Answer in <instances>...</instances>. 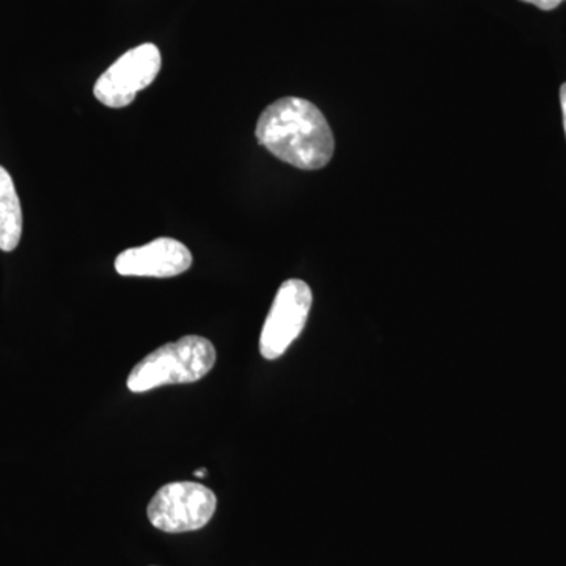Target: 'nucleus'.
Masks as SVG:
<instances>
[{"instance_id":"f257e3e1","label":"nucleus","mask_w":566,"mask_h":566,"mask_svg":"<svg viewBox=\"0 0 566 566\" xmlns=\"http://www.w3.org/2000/svg\"><path fill=\"white\" fill-rule=\"evenodd\" d=\"M255 137L275 158L301 170H318L335 150L333 129L323 112L303 98L277 99L256 122Z\"/></svg>"},{"instance_id":"f03ea898","label":"nucleus","mask_w":566,"mask_h":566,"mask_svg":"<svg viewBox=\"0 0 566 566\" xmlns=\"http://www.w3.org/2000/svg\"><path fill=\"white\" fill-rule=\"evenodd\" d=\"M214 364V345L199 335H186L144 357L133 368L126 386L142 394L161 386L191 385L210 374Z\"/></svg>"},{"instance_id":"7ed1b4c3","label":"nucleus","mask_w":566,"mask_h":566,"mask_svg":"<svg viewBox=\"0 0 566 566\" xmlns=\"http://www.w3.org/2000/svg\"><path fill=\"white\" fill-rule=\"evenodd\" d=\"M218 497L210 488L196 482L164 485L148 504L150 523L167 534L199 531L210 523Z\"/></svg>"},{"instance_id":"20e7f679","label":"nucleus","mask_w":566,"mask_h":566,"mask_svg":"<svg viewBox=\"0 0 566 566\" xmlns=\"http://www.w3.org/2000/svg\"><path fill=\"white\" fill-rule=\"evenodd\" d=\"M312 301L311 286L304 281L290 279L282 283L260 335V353L264 359H279L300 337L311 314Z\"/></svg>"},{"instance_id":"39448f33","label":"nucleus","mask_w":566,"mask_h":566,"mask_svg":"<svg viewBox=\"0 0 566 566\" xmlns=\"http://www.w3.org/2000/svg\"><path fill=\"white\" fill-rule=\"evenodd\" d=\"M163 59L158 46L140 44L122 55L96 81L93 93L96 99L112 109L129 106L137 93L153 84L161 70Z\"/></svg>"},{"instance_id":"423d86ee","label":"nucleus","mask_w":566,"mask_h":566,"mask_svg":"<svg viewBox=\"0 0 566 566\" xmlns=\"http://www.w3.org/2000/svg\"><path fill=\"white\" fill-rule=\"evenodd\" d=\"M192 266V253L174 238H158L151 243L123 251L115 270L126 277H175Z\"/></svg>"},{"instance_id":"0eeeda50","label":"nucleus","mask_w":566,"mask_h":566,"mask_svg":"<svg viewBox=\"0 0 566 566\" xmlns=\"http://www.w3.org/2000/svg\"><path fill=\"white\" fill-rule=\"evenodd\" d=\"M22 210L13 178L0 166V251L11 252L20 244Z\"/></svg>"},{"instance_id":"6e6552de","label":"nucleus","mask_w":566,"mask_h":566,"mask_svg":"<svg viewBox=\"0 0 566 566\" xmlns=\"http://www.w3.org/2000/svg\"><path fill=\"white\" fill-rule=\"evenodd\" d=\"M521 2L532 3V6L538 7V9L549 11L557 9L565 0H521Z\"/></svg>"},{"instance_id":"1a4fd4ad","label":"nucleus","mask_w":566,"mask_h":566,"mask_svg":"<svg viewBox=\"0 0 566 566\" xmlns=\"http://www.w3.org/2000/svg\"><path fill=\"white\" fill-rule=\"evenodd\" d=\"M560 104H562V114H564V126L566 134V84L562 85L560 88Z\"/></svg>"},{"instance_id":"9d476101","label":"nucleus","mask_w":566,"mask_h":566,"mask_svg":"<svg viewBox=\"0 0 566 566\" xmlns=\"http://www.w3.org/2000/svg\"><path fill=\"white\" fill-rule=\"evenodd\" d=\"M193 475L200 476V479H202V476L207 475V469H199V471L193 472Z\"/></svg>"}]
</instances>
